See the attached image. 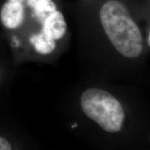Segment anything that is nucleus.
I'll return each instance as SVG.
<instances>
[{
  "label": "nucleus",
  "instance_id": "1",
  "mask_svg": "<svg viewBox=\"0 0 150 150\" xmlns=\"http://www.w3.org/2000/svg\"><path fill=\"white\" fill-rule=\"evenodd\" d=\"M100 20L108 39L120 54L127 58L141 54V32L122 4L117 0L105 3L100 11Z\"/></svg>",
  "mask_w": 150,
  "mask_h": 150
},
{
  "label": "nucleus",
  "instance_id": "2",
  "mask_svg": "<svg viewBox=\"0 0 150 150\" xmlns=\"http://www.w3.org/2000/svg\"><path fill=\"white\" fill-rule=\"evenodd\" d=\"M81 105L84 113L104 131H120L125 114L119 101L104 90L90 88L82 94Z\"/></svg>",
  "mask_w": 150,
  "mask_h": 150
},
{
  "label": "nucleus",
  "instance_id": "3",
  "mask_svg": "<svg viewBox=\"0 0 150 150\" xmlns=\"http://www.w3.org/2000/svg\"><path fill=\"white\" fill-rule=\"evenodd\" d=\"M24 18V9L22 3L8 1L1 11V20L8 29H16L21 25Z\"/></svg>",
  "mask_w": 150,
  "mask_h": 150
},
{
  "label": "nucleus",
  "instance_id": "4",
  "mask_svg": "<svg viewBox=\"0 0 150 150\" xmlns=\"http://www.w3.org/2000/svg\"><path fill=\"white\" fill-rule=\"evenodd\" d=\"M42 31L54 38L59 40L64 36L66 32L67 24L64 16L60 11H56L44 22Z\"/></svg>",
  "mask_w": 150,
  "mask_h": 150
},
{
  "label": "nucleus",
  "instance_id": "5",
  "mask_svg": "<svg viewBox=\"0 0 150 150\" xmlns=\"http://www.w3.org/2000/svg\"><path fill=\"white\" fill-rule=\"evenodd\" d=\"M35 50L41 54L52 53L56 48V42L54 38L42 31L38 34H35L30 38Z\"/></svg>",
  "mask_w": 150,
  "mask_h": 150
},
{
  "label": "nucleus",
  "instance_id": "6",
  "mask_svg": "<svg viewBox=\"0 0 150 150\" xmlns=\"http://www.w3.org/2000/svg\"><path fill=\"white\" fill-rule=\"evenodd\" d=\"M33 9L36 18L43 24L46 19L56 11V6L52 0H42L35 4Z\"/></svg>",
  "mask_w": 150,
  "mask_h": 150
},
{
  "label": "nucleus",
  "instance_id": "7",
  "mask_svg": "<svg viewBox=\"0 0 150 150\" xmlns=\"http://www.w3.org/2000/svg\"><path fill=\"white\" fill-rule=\"evenodd\" d=\"M11 149L12 147L8 140L0 136V150H11Z\"/></svg>",
  "mask_w": 150,
  "mask_h": 150
},
{
  "label": "nucleus",
  "instance_id": "8",
  "mask_svg": "<svg viewBox=\"0 0 150 150\" xmlns=\"http://www.w3.org/2000/svg\"><path fill=\"white\" fill-rule=\"evenodd\" d=\"M40 1H42V0H27V4L29 6H31V8H33V7L35 6V4Z\"/></svg>",
  "mask_w": 150,
  "mask_h": 150
},
{
  "label": "nucleus",
  "instance_id": "9",
  "mask_svg": "<svg viewBox=\"0 0 150 150\" xmlns=\"http://www.w3.org/2000/svg\"><path fill=\"white\" fill-rule=\"evenodd\" d=\"M9 1H12V2H18V3H22L24 0H8Z\"/></svg>",
  "mask_w": 150,
  "mask_h": 150
},
{
  "label": "nucleus",
  "instance_id": "10",
  "mask_svg": "<svg viewBox=\"0 0 150 150\" xmlns=\"http://www.w3.org/2000/svg\"><path fill=\"white\" fill-rule=\"evenodd\" d=\"M149 38H150V35H148V45H150V42H149Z\"/></svg>",
  "mask_w": 150,
  "mask_h": 150
},
{
  "label": "nucleus",
  "instance_id": "11",
  "mask_svg": "<svg viewBox=\"0 0 150 150\" xmlns=\"http://www.w3.org/2000/svg\"><path fill=\"white\" fill-rule=\"evenodd\" d=\"M74 125V126H72V128H74V127H77V125H76V124H74V125Z\"/></svg>",
  "mask_w": 150,
  "mask_h": 150
}]
</instances>
